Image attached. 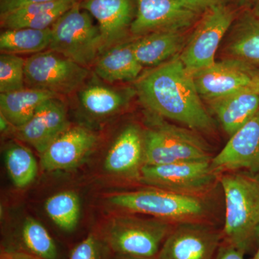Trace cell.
<instances>
[{
    "instance_id": "cell-20",
    "label": "cell",
    "mask_w": 259,
    "mask_h": 259,
    "mask_svg": "<svg viewBox=\"0 0 259 259\" xmlns=\"http://www.w3.org/2000/svg\"><path fill=\"white\" fill-rule=\"evenodd\" d=\"M80 0H57L32 3L1 15L2 27L6 29L51 28L61 15Z\"/></svg>"
},
{
    "instance_id": "cell-5",
    "label": "cell",
    "mask_w": 259,
    "mask_h": 259,
    "mask_svg": "<svg viewBox=\"0 0 259 259\" xmlns=\"http://www.w3.org/2000/svg\"><path fill=\"white\" fill-rule=\"evenodd\" d=\"M194 131L157 120L144 131L145 165L210 161V150Z\"/></svg>"
},
{
    "instance_id": "cell-37",
    "label": "cell",
    "mask_w": 259,
    "mask_h": 259,
    "mask_svg": "<svg viewBox=\"0 0 259 259\" xmlns=\"http://www.w3.org/2000/svg\"><path fill=\"white\" fill-rule=\"evenodd\" d=\"M249 10L255 16L259 17V0H254L250 5Z\"/></svg>"
},
{
    "instance_id": "cell-24",
    "label": "cell",
    "mask_w": 259,
    "mask_h": 259,
    "mask_svg": "<svg viewBox=\"0 0 259 259\" xmlns=\"http://www.w3.org/2000/svg\"><path fill=\"white\" fill-rule=\"evenodd\" d=\"M50 28L6 29L0 35V50L3 54H37L49 49Z\"/></svg>"
},
{
    "instance_id": "cell-8",
    "label": "cell",
    "mask_w": 259,
    "mask_h": 259,
    "mask_svg": "<svg viewBox=\"0 0 259 259\" xmlns=\"http://www.w3.org/2000/svg\"><path fill=\"white\" fill-rule=\"evenodd\" d=\"M88 74L85 66L51 50L33 54L25 60L27 88L46 90L57 95L76 91Z\"/></svg>"
},
{
    "instance_id": "cell-35",
    "label": "cell",
    "mask_w": 259,
    "mask_h": 259,
    "mask_svg": "<svg viewBox=\"0 0 259 259\" xmlns=\"http://www.w3.org/2000/svg\"><path fill=\"white\" fill-rule=\"evenodd\" d=\"M250 88L259 95V69H252Z\"/></svg>"
},
{
    "instance_id": "cell-39",
    "label": "cell",
    "mask_w": 259,
    "mask_h": 259,
    "mask_svg": "<svg viewBox=\"0 0 259 259\" xmlns=\"http://www.w3.org/2000/svg\"><path fill=\"white\" fill-rule=\"evenodd\" d=\"M120 258L119 259H157L156 258H143V257H135V256H128V255H120Z\"/></svg>"
},
{
    "instance_id": "cell-17",
    "label": "cell",
    "mask_w": 259,
    "mask_h": 259,
    "mask_svg": "<svg viewBox=\"0 0 259 259\" xmlns=\"http://www.w3.org/2000/svg\"><path fill=\"white\" fill-rule=\"evenodd\" d=\"M144 165V131L136 125L127 126L109 150L105 169L117 176L140 177Z\"/></svg>"
},
{
    "instance_id": "cell-2",
    "label": "cell",
    "mask_w": 259,
    "mask_h": 259,
    "mask_svg": "<svg viewBox=\"0 0 259 259\" xmlns=\"http://www.w3.org/2000/svg\"><path fill=\"white\" fill-rule=\"evenodd\" d=\"M226 201L223 241L246 254L259 243V172L221 177Z\"/></svg>"
},
{
    "instance_id": "cell-27",
    "label": "cell",
    "mask_w": 259,
    "mask_h": 259,
    "mask_svg": "<svg viewBox=\"0 0 259 259\" xmlns=\"http://www.w3.org/2000/svg\"><path fill=\"white\" fill-rule=\"evenodd\" d=\"M45 209L51 221L65 232L74 231L81 211L79 196L72 191H64L49 197Z\"/></svg>"
},
{
    "instance_id": "cell-19",
    "label": "cell",
    "mask_w": 259,
    "mask_h": 259,
    "mask_svg": "<svg viewBox=\"0 0 259 259\" xmlns=\"http://www.w3.org/2000/svg\"><path fill=\"white\" fill-rule=\"evenodd\" d=\"M224 59L259 69V17L245 9L232 25L223 47Z\"/></svg>"
},
{
    "instance_id": "cell-4",
    "label": "cell",
    "mask_w": 259,
    "mask_h": 259,
    "mask_svg": "<svg viewBox=\"0 0 259 259\" xmlns=\"http://www.w3.org/2000/svg\"><path fill=\"white\" fill-rule=\"evenodd\" d=\"M80 1L51 26L49 49L86 67L102 54L103 40L98 25L81 9Z\"/></svg>"
},
{
    "instance_id": "cell-23",
    "label": "cell",
    "mask_w": 259,
    "mask_h": 259,
    "mask_svg": "<svg viewBox=\"0 0 259 259\" xmlns=\"http://www.w3.org/2000/svg\"><path fill=\"white\" fill-rule=\"evenodd\" d=\"M57 97L50 92L30 88L0 93V113L17 128L28 122L44 102Z\"/></svg>"
},
{
    "instance_id": "cell-36",
    "label": "cell",
    "mask_w": 259,
    "mask_h": 259,
    "mask_svg": "<svg viewBox=\"0 0 259 259\" xmlns=\"http://www.w3.org/2000/svg\"><path fill=\"white\" fill-rule=\"evenodd\" d=\"M0 126H1V132L5 133L9 130L10 126H12L9 121L7 120L6 117L4 115L0 113ZM13 127V126H12Z\"/></svg>"
},
{
    "instance_id": "cell-25",
    "label": "cell",
    "mask_w": 259,
    "mask_h": 259,
    "mask_svg": "<svg viewBox=\"0 0 259 259\" xmlns=\"http://www.w3.org/2000/svg\"><path fill=\"white\" fill-rule=\"evenodd\" d=\"M19 241L18 246L13 250L24 252L39 259H57L55 241L47 228L34 218H28L24 221Z\"/></svg>"
},
{
    "instance_id": "cell-29",
    "label": "cell",
    "mask_w": 259,
    "mask_h": 259,
    "mask_svg": "<svg viewBox=\"0 0 259 259\" xmlns=\"http://www.w3.org/2000/svg\"><path fill=\"white\" fill-rule=\"evenodd\" d=\"M25 60L17 54L0 56V93L25 88Z\"/></svg>"
},
{
    "instance_id": "cell-21",
    "label": "cell",
    "mask_w": 259,
    "mask_h": 259,
    "mask_svg": "<svg viewBox=\"0 0 259 259\" xmlns=\"http://www.w3.org/2000/svg\"><path fill=\"white\" fill-rule=\"evenodd\" d=\"M184 32L156 31L131 41L133 51L143 66H159L180 54L186 41Z\"/></svg>"
},
{
    "instance_id": "cell-16",
    "label": "cell",
    "mask_w": 259,
    "mask_h": 259,
    "mask_svg": "<svg viewBox=\"0 0 259 259\" xmlns=\"http://www.w3.org/2000/svg\"><path fill=\"white\" fill-rule=\"evenodd\" d=\"M95 134L84 127H69L40 154L47 171H67L79 166L96 144Z\"/></svg>"
},
{
    "instance_id": "cell-1",
    "label": "cell",
    "mask_w": 259,
    "mask_h": 259,
    "mask_svg": "<svg viewBox=\"0 0 259 259\" xmlns=\"http://www.w3.org/2000/svg\"><path fill=\"white\" fill-rule=\"evenodd\" d=\"M136 87L140 100L154 115L192 131H214V119L179 54L140 76Z\"/></svg>"
},
{
    "instance_id": "cell-34",
    "label": "cell",
    "mask_w": 259,
    "mask_h": 259,
    "mask_svg": "<svg viewBox=\"0 0 259 259\" xmlns=\"http://www.w3.org/2000/svg\"><path fill=\"white\" fill-rule=\"evenodd\" d=\"M0 259H39L33 255L18 251V250L3 249L1 252Z\"/></svg>"
},
{
    "instance_id": "cell-12",
    "label": "cell",
    "mask_w": 259,
    "mask_h": 259,
    "mask_svg": "<svg viewBox=\"0 0 259 259\" xmlns=\"http://www.w3.org/2000/svg\"><path fill=\"white\" fill-rule=\"evenodd\" d=\"M214 174L259 172V110L233 136L221 152L210 161Z\"/></svg>"
},
{
    "instance_id": "cell-31",
    "label": "cell",
    "mask_w": 259,
    "mask_h": 259,
    "mask_svg": "<svg viewBox=\"0 0 259 259\" xmlns=\"http://www.w3.org/2000/svg\"><path fill=\"white\" fill-rule=\"evenodd\" d=\"M176 1L187 9L201 15L213 7L227 4L228 0H176Z\"/></svg>"
},
{
    "instance_id": "cell-14",
    "label": "cell",
    "mask_w": 259,
    "mask_h": 259,
    "mask_svg": "<svg viewBox=\"0 0 259 259\" xmlns=\"http://www.w3.org/2000/svg\"><path fill=\"white\" fill-rule=\"evenodd\" d=\"M80 7L98 22L103 40L102 53L123 42L131 32L137 8L136 0H81Z\"/></svg>"
},
{
    "instance_id": "cell-3",
    "label": "cell",
    "mask_w": 259,
    "mask_h": 259,
    "mask_svg": "<svg viewBox=\"0 0 259 259\" xmlns=\"http://www.w3.org/2000/svg\"><path fill=\"white\" fill-rule=\"evenodd\" d=\"M108 202L128 212L153 216L167 222L195 221L207 211V204L197 195L177 193L161 189H145L112 194Z\"/></svg>"
},
{
    "instance_id": "cell-6",
    "label": "cell",
    "mask_w": 259,
    "mask_h": 259,
    "mask_svg": "<svg viewBox=\"0 0 259 259\" xmlns=\"http://www.w3.org/2000/svg\"><path fill=\"white\" fill-rule=\"evenodd\" d=\"M171 229L163 220L117 217L107 226L104 242L119 255L155 258Z\"/></svg>"
},
{
    "instance_id": "cell-33",
    "label": "cell",
    "mask_w": 259,
    "mask_h": 259,
    "mask_svg": "<svg viewBox=\"0 0 259 259\" xmlns=\"http://www.w3.org/2000/svg\"><path fill=\"white\" fill-rule=\"evenodd\" d=\"M244 255L233 245L222 241L213 259H245Z\"/></svg>"
},
{
    "instance_id": "cell-9",
    "label": "cell",
    "mask_w": 259,
    "mask_h": 259,
    "mask_svg": "<svg viewBox=\"0 0 259 259\" xmlns=\"http://www.w3.org/2000/svg\"><path fill=\"white\" fill-rule=\"evenodd\" d=\"M210 161L144 165L139 179L152 187L197 195L207 190L215 178L216 174L211 168Z\"/></svg>"
},
{
    "instance_id": "cell-26",
    "label": "cell",
    "mask_w": 259,
    "mask_h": 259,
    "mask_svg": "<svg viewBox=\"0 0 259 259\" xmlns=\"http://www.w3.org/2000/svg\"><path fill=\"white\" fill-rule=\"evenodd\" d=\"M128 97L122 92L97 84L83 89L79 95L83 108L97 117L111 115L118 112L127 104Z\"/></svg>"
},
{
    "instance_id": "cell-7",
    "label": "cell",
    "mask_w": 259,
    "mask_h": 259,
    "mask_svg": "<svg viewBox=\"0 0 259 259\" xmlns=\"http://www.w3.org/2000/svg\"><path fill=\"white\" fill-rule=\"evenodd\" d=\"M236 19L234 10L227 4L213 7L200 15L192 35L179 54L190 74L216 62L218 48Z\"/></svg>"
},
{
    "instance_id": "cell-32",
    "label": "cell",
    "mask_w": 259,
    "mask_h": 259,
    "mask_svg": "<svg viewBox=\"0 0 259 259\" xmlns=\"http://www.w3.org/2000/svg\"><path fill=\"white\" fill-rule=\"evenodd\" d=\"M57 0H0V15L7 14L25 5L32 3H49Z\"/></svg>"
},
{
    "instance_id": "cell-15",
    "label": "cell",
    "mask_w": 259,
    "mask_h": 259,
    "mask_svg": "<svg viewBox=\"0 0 259 259\" xmlns=\"http://www.w3.org/2000/svg\"><path fill=\"white\" fill-rule=\"evenodd\" d=\"M69 127L64 104L53 98L41 104L25 125L14 128V134L42 154Z\"/></svg>"
},
{
    "instance_id": "cell-38",
    "label": "cell",
    "mask_w": 259,
    "mask_h": 259,
    "mask_svg": "<svg viewBox=\"0 0 259 259\" xmlns=\"http://www.w3.org/2000/svg\"><path fill=\"white\" fill-rule=\"evenodd\" d=\"M237 1L241 6L244 7L245 9H249L250 5L254 0H237Z\"/></svg>"
},
{
    "instance_id": "cell-11",
    "label": "cell",
    "mask_w": 259,
    "mask_h": 259,
    "mask_svg": "<svg viewBox=\"0 0 259 259\" xmlns=\"http://www.w3.org/2000/svg\"><path fill=\"white\" fill-rule=\"evenodd\" d=\"M136 15L131 32L136 36L156 31L185 32L198 21L200 15L176 0H136Z\"/></svg>"
},
{
    "instance_id": "cell-10",
    "label": "cell",
    "mask_w": 259,
    "mask_h": 259,
    "mask_svg": "<svg viewBox=\"0 0 259 259\" xmlns=\"http://www.w3.org/2000/svg\"><path fill=\"white\" fill-rule=\"evenodd\" d=\"M223 241V233L208 225L190 221L172 228L157 259H213Z\"/></svg>"
},
{
    "instance_id": "cell-18",
    "label": "cell",
    "mask_w": 259,
    "mask_h": 259,
    "mask_svg": "<svg viewBox=\"0 0 259 259\" xmlns=\"http://www.w3.org/2000/svg\"><path fill=\"white\" fill-rule=\"evenodd\" d=\"M204 102L229 136L243 127L259 110V95L250 88Z\"/></svg>"
},
{
    "instance_id": "cell-40",
    "label": "cell",
    "mask_w": 259,
    "mask_h": 259,
    "mask_svg": "<svg viewBox=\"0 0 259 259\" xmlns=\"http://www.w3.org/2000/svg\"><path fill=\"white\" fill-rule=\"evenodd\" d=\"M250 259H259V243L258 246H257L256 251H255L254 255Z\"/></svg>"
},
{
    "instance_id": "cell-30",
    "label": "cell",
    "mask_w": 259,
    "mask_h": 259,
    "mask_svg": "<svg viewBox=\"0 0 259 259\" xmlns=\"http://www.w3.org/2000/svg\"><path fill=\"white\" fill-rule=\"evenodd\" d=\"M105 246V243L91 233L73 248L69 259H104Z\"/></svg>"
},
{
    "instance_id": "cell-13",
    "label": "cell",
    "mask_w": 259,
    "mask_h": 259,
    "mask_svg": "<svg viewBox=\"0 0 259 259\" xmlns=\"http://www.w3.org/2000/svg\"><path fill=\"white\" fill-rule=\"evenodd\" d=\"M252 68L233 59H223L192 74L204 102L250 88Z\"/></svg>"
},
{
    "instance_id": "cell-22",
    "label": "cell",
    "mask_w": 259,
    "mask_h": 259,
    "mask_svg": "<svg viewBox=\"0 0 259 259\" xmlns=\"http://www.w3.org/2000/svg\"><path fill=\"white\" fill-rule=\"evenodd\" d=\"M144 66L137 60L131 42H123L102 53L95 65V72L107 82L138 79Z\"/></svg>"
},
{
    "instance_id": "cell-28",
    "label": "cell",
    "mask_w": 259,
    "mask_h": 259,
    "mask_svg": "<svg viewBox=\"0 0 259 259\" xmlns=\"http://www.w3.org/2000/svg\"><path fill=\"white\" fill-rule=\"evenodd\" d=\"M5 158L7 170L15 187L23 188L33 182L37 173V164L30 150L14 145L7 150Z\"/></svg>"
}]
</instances>
